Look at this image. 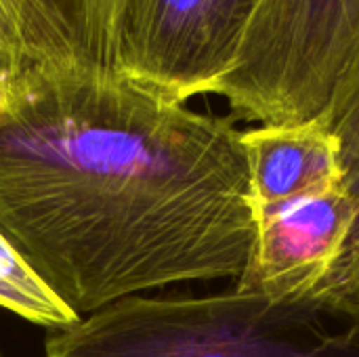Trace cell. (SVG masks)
<instances>
[{
    "label": "cell",
    "instance_id": "obj_1",
    "mask_svg": "<svg viewBox=\"0 0 359 357\" xmlns=\"http://www.w3.org/2000/svg\"><path fill=\"white\" fill-rule=\"evenodd\" d=\"M257 217L242 130L114 69L13 74L0 234L78 318L143 290L240 278Z\"/></svg>",
    "mask_w": 359,
    "mask_h": 357
},
{
    "label": "cell",
    "instance_id": "obj_2",
    "mask_svg": "<svg viewBox=\"0 0 359 357\" xmlns=\"http://www.w3.org/2000/svg\"><path fill=\"white\" fill-rule=\"evenodd\" d=\"M309 299L231 290L212 297H128L48 330L44 357H359V316Z\"/></svg>",
    "mask_w": 359,
    "mask_h": 357
},
{
    "label": "cell",
    "instance_id": "obj_3",
    "mask_svg": "<svg viewBox=\"0 0 359 357\" xmlns=\"http://www.w3.org/2000/svg\"><path fill=\"white\" fill-rule=\"evenodd\" d=\"M359 57V0H261L215 95L261 126L320 118Z\"/></svg>",
    "mask_w": 359,
    "mask_h": 357
},
{
    "label": "cell",
    "instance_id": "obj_4",
    "mask_svg": "<svg viewBox=\"0 0 359 357\" xmlns=\"http://www.w3.org/2000/svg\"><path fill=\"white\" fill-rule=\"evenodd\" d=\"M261 0H122L109 67L141 88L187 103L229 76Z\"/></svg>",
    "mask_w": 359,
    "mask_h": 357
},
{
    "label": "cell",
    "instance_id": "obj_5",
    "mask_svg": "<svg viewBox=\"0 0 359 357\" xmlns=\"http://www.w3.org/2000/svg\"><path fill=\"white\" fill-rule=\"evenodd\" d=\"M255 217V242L236 290L316 301L358 229L359 202L345 185H334Z\"/></svg>",
    "mask_w": 359,
    "mask_h": 357
},
{
    "label": "cell",
    "instance_id": "obj_6",
    "mask_svg": "<svg viewBox=\"0 0 359 357\" xmlns=\"http://www.w3.org/2000/svg\"><path fill=\"white\" fill-rule=\"evenodd\" d=\"M255 213L345 185L341 147L322 118L242 130Z\"/></svg>",
    "mask_w": 359,
    "mask_h": 357
},
{
    "label": "cell",
    "instance_id": "obj_7",
    "mask_svg": "<svg viewBox=\"0 0 359 357\" xmlns=\"http://www.w3.org/2000/svg\"><path fill=\"white\" fill-rule=\"evenodd\" d=\"M46 63L107 67L101 0H0V67Z\"/></svg>",
    "mask_w": 359,
    "mask_h": 357
},
{
    "label": "cell",
    "instance_id": "obj_8",
    "mask_svg": "<svg viewBox=\"0 0 359 357\" xmlns=\"http://www.w3.org/2000/svg\"><path fill=\"white\" fill-rule=\"evenodd\" d=\"M0 309L48 330L69 326L74 316L25 265L17 250L0 234Z\"/></svg>",
    "mask_w": 359,
    "mask_h": 357
},
{
    "label": "cell",
    "instance_id": "obj_9",
    "mask_svg": "<svg viewBox=\"0 0 359 357\" xmlns=\"http://www.w3.org/2000/svg\"><path fill=\"white\" fill-rule=\"evenodd\" d=\"M320 118L339 141L345 187L359 202V57L339 82Z\"/></svg>",
    "mask_w": 359,
    "mask_h": 357
},
{
    "label": "cell",
    "instance_id": "obj_10",
    "mask_svg": "<svg viewBox=\"0 0 359 357\" xmlns=\"http://www.w3.org/2000/svg\"><path fill=\"white\" fill-rule=\"evenodd\" d=\"M316 301L337 316H359V223L334 271L320 288Z\"/></svg>",
    "mask_w": 359,
    "mask_h": 357
},
{
    "label": "cell",
    "instance_id": "obj_11",
    "mask_svg": "<svg viewBox=\"0 0 359 357\" xmlns=\"http://www.w3.org/2000/svg\"><path fill=\"white\" fill-rule=\"evenodd\" d=\"M11 80L13 74L4 67H0V120L4 118L6 109H8V101H11Z\"/></svg>",
    "mask_w": 359,
    "mask_h": 357
},
{
    "label": "cell",
    "instance_id": "obj_12",
    "mask_svg": "<svg viewBox=\"0 0 359 357\" xmlns=\"http://www.w3.org/2000/svg\"><path fill=\"white\" fill-rule=\"evenodd\" d=\"M0 357H4V356H2V349H0Z\"/></svg>",
    "mask_w": 359,
    "mask_h": 357
}]
</instances>
